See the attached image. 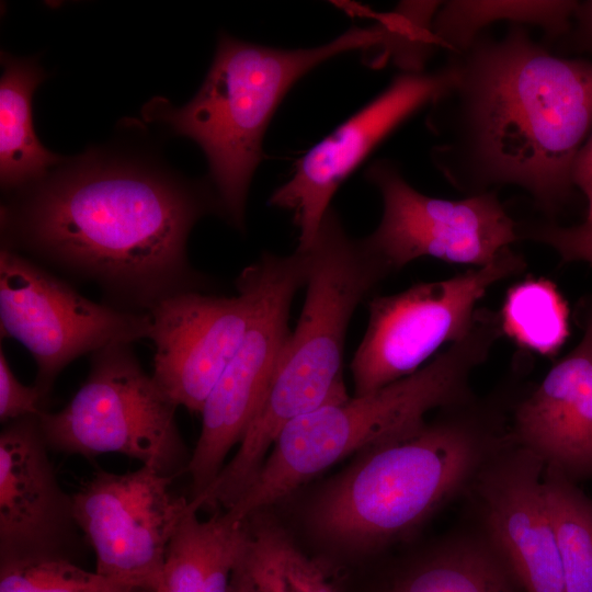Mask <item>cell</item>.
I'll use <instances>...</instances> for the list:
<instances>
[{
	"mask_svg": "<svg viewBox=\"0 0 592 592\" xmlns=\"http://www.w3.org/2000/svg\"><path fill=\"white\" fill-rule=\"evenodd\" d=\"M501 328L519 345L550 356L569 335V312L556 286L545 278H527L508 289Z\"/></svg>",
	"mask_w": 592,
	"mask_h": 592,
	"instance_id": "cell-24",
	"label": "cell"
},
{
	"mask_svg": "<svg viewBox=\"0 0 592 592\" xmlns=\"http://www.w3.org/2000/svg\"><path fill=\"white\" fill-rule=\"evenodd\" d=\"M173 478L141 465L95 471L72 494L77 524L95 553V571L134 592L158 588L167 546L196 504L174 494Z\"/></svg>",
	"mask_w": 592,
	"mask_h": 592,
	"instance_id": "cell-12",
	"label": "cell"
},
{
	"mask_svg": "<svg viewBox=\"0 0 592 592\" xmlns=\"http://www.w3.org/2000/svg\"><path fill=\"white\" fill-rule=\"evenodd\" d=\"M448 56L455 79L428 116L442 138L435 167L468 196L514 185L556 215L592 132V61L553 54L519 24L500 38L482 32Z\"/></svg>",
	"mask_w": 592,
	"mask_h": 592,
	"instance_id": "cell-2",
	"label": "cell"
},
{
	"mask_svg": "<svg viewBox=\"0 0 592 592\" xmlns=\"http://www.w3.org/2000/svg\"><path fill=\"white\" fill-rule=\"evenodd\" d=\"M501 333L499 315L480 310L469 335L412 375L293 420L277 436L251 485L226 510L249 519L348 455L417 429L429 411L473 400L470 375L488 358Z\"/></svg>",
	"mask_w": 592,
	"mask_h": 592,
	"instance_id": "cell-5",
	"label": "cell"
},
{
	"mask_svg": "<svg viewBox=\"0 0 592 592\" xmlns=\"http://www.w3.org/2000/svg\"><path fill=\"white\" fill-rule=\"evenodd\" d=\"M38 415L0 433V561L72 560L81 531L72 494L59 483Z\"/></svg>",
	"mask_w": 592,
	"mask_h": 592,
	"instance_id": "cell-16",
	"label": "cell"
},
{
	"mask_svg": "<svg viewBox=\"0 0 592 592\" xmlns=\"http://www.w3.org/2000/svg\"><path fill=\"white\" fill-rule=\"evenodd\" d=\"M193 508L167 546L155 592H228L230 578L248 536V519L217 511L202 521Z\"/></svg>",
	"mask_w": 592,
	"mask_h": 592,
	"instance_id": "cell-18",
	"label": "cell"
},
{
	"mask_svg": "<svg viewBox=\"0 0 592 592\" xmlns=\"http://www.w3.org/2000/svg\"><path fill=\"white\" fill-rule=\"evenodd\" d=\"M237 295L190 291L171 296L148 314L155 345L152 378L178 407L201 413L237 352L258 297L251 263L236 280Z\"/></svg>",
	"mask_w": 592,
	"mask_h": 592,
	"instance_id": "cell-13",
	"label": "cell"
},
{
	"mask_svg": "<svg viewBox=\"0 0 592 592\" xmlns=\"http://www.w3.org/2000/svg\"><path fill=\"white\" fill-rule=\"evenodd\" d=\"M525 267L524 258L508 248L487 265L372 298L368 325L351 362L354 396L412 375L440 348L465 339L487 291Z\"/></svg>",
	"mask_w": 592,
	"mask_h": 592,
	"instance_id": "cell-8",
	"label": "cell"
},
{
	"mask_svg": "<svg viewBox=\"0 0 592 592\" xmlns=\"http://www.w3.org/2000/svg\"><path fill=\"white\" fill-rule=\"evenodd\" d=\"M557 43L562 53L592 55V0L578 1L571 27Z\"/></svg>",
	"mask_w": 592,
	"mask_h": 592,
	"instance_id": "cell-28",
	"label": "cell"
},
{
	"mask_svg": "<svg viewBox=\"0 0 592 592\" xmlns=\"http://www.w3.org/2000/svg\"><path fill=\"white\" fill-rule=\"evenodd\" d=\"M0 592H129L61 558L0 561Z\"/></svg>",
	"mask_w": 592,
	"mask_h": 592,
	"instance_id": "cell-25",
	"label": "cell"
},
{
	"mask_svg": "<svg viewBox=\"0 0 592 592\" xmlns=\"http://www.w3.org/2000/svg\"><path fill=\"white\" fill-rule=\"evenodd\" d=\"M0 327L2 339L19 341L34 358V385L46 405L68 364L111 344L149 339L151 319L92 301L34 260L1 248Z\"/></svg>",
	"mask_w": 592,
	"mask_h": 592,
	"instance_id": "cell-10",
	"label": "cell"
},
{
	"mask_svg": "<svg viewBox=\"0 0 592 592\" xmlns=\"http://www.w3.org/2000/svg\"><path fill=\"white\" fill-rule=\"evenodd\" d=\"M9 194L1 248L93 283L110 306L146 314L209 288L189 260L187 240L202 217L223 216L210 184L144 155L91 148Z\"/></svg>",
	"mask_w": 592,
	"mask_h": 592,
	"instance_id": "cell-1",
	"label": "cell"
},
{
	"mask_svg": "<svg viewBox=\"0 0 592 592\" xmlns=\"http://www.w3.org/2000/svg\"><path fill=\"white\" fill-rule=\"evenodd\" d=\"M365 177L382 195L383 214L363 240L391 273L423 257L483 266L520 240L496 191L462 200L429 196L387 160L375 161Z\"/></svg>",
	"mask_w": 592,
	"mask_h": 592,
	"instance_id": "cell-11",
	"label": "cell"
},
{
	"mask_svg": "<svg viewBox=\"0 0 592 592\" xmlns=\"http://www.w3.org/2000/svg\"><path fill=\"white\" fill-rule=\"evenodd\" d=\"M571 180L584 195L588 204L587 220H592V132L578 151L571 169Z\"/></svg>",
	"mask_w": 592,
	"mask_h": 592,
	"instance_id": "cell-29",
	"label": "cell"
},
{
	"mask_svg": "<svg viewBox=\"0 0 592 592\" xmlns=\"http://www.w3.org/2000/svg\"><path fill=\"white\" fill-rule=\"evenodd\" d=\"M510 435L572 481L592 478V314L579 344L517 403Z\"/></svg>",
	"mask_w": 592,
	"mask_h": 592,
	"instance_id": "cell-17",
	"label": "cell"
},
{
	"mask_svg": "<svg viewBox=\"0 0 592 592\" xmlns=\"http://www.w3.org/2000/svg\"><path fill=\"white\" fill-rule=\"evenodd\" d=\"M253 265L258 297L249 326L201 412V433L186 468L191 499L216 479L259 410L291 333L289 310L296 293L306 285L309 254L263 252Z\"/></svg>",
	"mask_w": 592,
	"mask_h": 592,
	"instance_id": "cell-9",
	"label": "cell"
},
{
	"mask_svg": "<svg viewBox=\"0 0 592 592\" xmlns=\"http://www.w3.org/2000/svg\"><path fill=\"white\" fill-rule=\"evenodd\" d=\"M378 24L352 27L312 48L281 49L221 33L215 57L195 96L181 107L163 98L148 102L143 116L203 150L223 216L238 230L252 175L261 162L262 140L278 104L303 76L346 52L380 44Z\"/></svg>",
	"mask_w": 592,
	"mask_h": 592,
	"instance_id": "cell-4",
	"label": "cell"
},
{
	"mask_svg": "<svg viewBox=\"0 0 592 592\" xmlns=\"http://www.w3.org/2000/svg\"><path fill=\"white\" fill-rule=\"evenodd\" d=\"M177 408L132 344L115 343L91 354L86 380L62 409L38 418L49 449L88 458L116 453L174 478L186 473L192 455Z\"/></svg>",
	"mask_w": 592,
	"mask_h": 592,
	"instance_id": "cell-7",
	"label": "cell"
},
{
	"mask_svg": "<svg viewBox=\"0 0 592 592\" xmlns=\"http://www.w3.org/2000/svg\"><path fill=\"white\" fill-rule=\"evenodd\" d=\"M520 239L526 238L553 248L566 262H587L592 265V220L569 227L543 221L519 226Z\"/></svg>",
	"mask_w": 592,
	"mask_h": 592,
	"instance_id": "cell-26",
	"label": "cell"
},
{
	"mask_svg": "<svg viewBox=\"0 0 592 592\" xmlns=\"http://www.w3.org/2000/svg\"><path fill=\"white\" fill-rule=\"evenodd\" d=\"M545 464L516 445L501 449L471 486L483 539L524 592H566L543 486Z\"/></svg>",
	"mask_w": 592,
	"mask_h": 592,
	"instance_id": "cell-15",
	"label": "cell"
},
{
	"mask_svg": "<svg viewBox=\"0 0 592 592\" xmlns=\"http://www.w3.org/2000/svg\"><path fill=\"white\" fill-rule=\"evenodd\" d=\"M45 402L35 385L25 386L9 366L5 354L0 349V419L9 422L27 415H39L45 411Z\"/></svg>",
	"mask_w": 592,
	"mask_h": 592,
	"instance_id": "cell-27",
	"label": "cell"
},
{
	"mask_svg": "<svg viewBox=\"0 0 592 592\" xmlns=\"http://www.w3.org/2000/svg\"><path fill=\"white\" fill-rule=\"evenodd\" d=\"M544 493L566 592H592V500L560 470L545 466Z\"/></svg>",
	"mask_w": 592,
	"mask_h": 592,
	"instance_id": "cell-23",
	"label": "cell"
},
{
	"mask_svg": "<svg viewBox=\"0 0 592 592\" xmlns=\"http://www.w3.org/2000/svg\"><path fill=\"white\" fill-rule=\"evenodd\" d=\"M228 592H337L321 568L262 512L248 519V536Z\"/></svg>",
	"mask_w": 592,
	"mask_h": 592,
	"instance_id": "cell-20",
	"label": "cell"
},
{
	"mask_svg": "<svg viewBox=\"0 0 592 592\" xmlns=\"http://www.w3.org/2000/svg\"><path fill=\"white\" fill-rule=\"evenodd\" d=\"M0 182L7 193L44 178L66 157L46 149L37 138L32 117V95L46 78L35 59L1 53Z\"/></svg>",
	"mask_w": 592,
	"mask_h": 592,
	"instance_id": "cell-19",
	"label": "cell"
},
{
	"mask_svg": "<svg viewBox=\"0 0 592 592\" xmlns=\"http://www.w3.org/2000/svg\"><path fill=\"white\" fill-rule=\"evenodd\" d=\"M506 442L473 400L360 453L329 481L310 522L338 546L371 551L418 527L473 481Z\"/></svg>",
	"mask_w": 592,
	"mask_h": 592,
	"instance_id": "cell-3",
	"label": "cell"
},
{
	"mask_svg": "<svg viewBox=\"0 0 592 592\" xmlns=\"http://www.w3.org/2000/svg\"><path fill=\"white\" fill-rule=\"evenodd\" d=\"M483 537H453L411 566L387 592H520Z\"/></svg>",
	"mask_w": 592,
	"mask_h": 592,
	"instance_id": "cell-21",
	"label": "cell"
},
{
	"mask_svg": "<svg viewBox=\"0 0 592 592\" xmlns=\"http://www.w3.org/2000/svg\"><path fill=\"white\" fill-rule=\"evenodd\" d=\"M309 254L306 298L257 414L228 462L241 481L255 477L282 430L293 420L346 394L342 379L345 337L365 297L391 271L350 237L338 214L323 217Z\"/></svg>",
	"mask_w": 592,
	"mask_h": 592,
	"instance_id": "cell-6",
	"label": "cell"
},
{
	"mask_svg": "<svg viewBox=\"0 0 592 592\" xmlns=\"http://www.w3.org/2000/svg\"><path fill=\"white\" fill-rule=\"evenodd\" d=\"M454 79L449 61L432 72L403 71L297 161L293 175L269 201L272 206L292 212L299 230L297 250L311 247L342 182L391 130L422 106L432 104Z\"/></svg>",
	"mask_w": 592,
	"mask_h": 592,
	"instance_id": "cell-14",
	"label": "cell"
},
{
	"mask_svg": "<svg viewBox=\"0 0 592 592\" xmlns=\"http://www.w3.org/2000/svg\"><path fill=\"white\" fill-rule=\"evenodd\" d=\"M578 1H483L452 0L436 11L432 32L436 46L448 55L465 50L496 21L542 29L547 41H558L571 27Z\"/></svg>",
	"mask_w": 592,
	"mask_h": 592,
	"instance_id": "cell-22",
	"label": "cell"
}]
</instances>
